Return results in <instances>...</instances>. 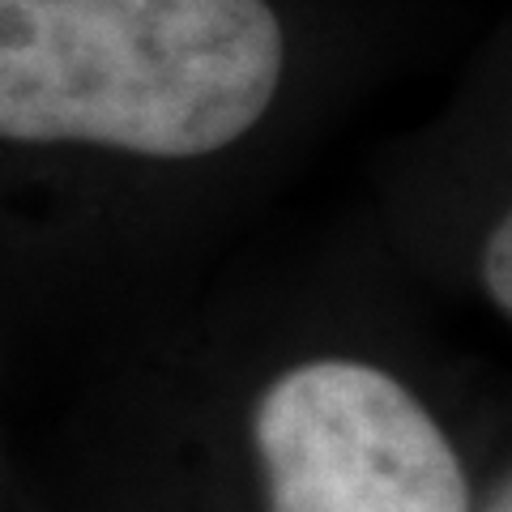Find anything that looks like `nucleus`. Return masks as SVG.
Returning a JSON list of instances; mask_svg holds the SVG:
<instances>
[{"label": "nucleus", "mask_w": 512, "mask_h": 512, "mask_svg": "<svg viewBox=\"0 0 512 512\" xmlns=\"http://www.w3.org/2000/svg\"><path fill=\"white\" fill-rule=\"evenodd\" d=\"M269 0H0V141L188 163L274 107Z\"/></svg>", "instance_id": "1"}, {"label": "nucleus", "mask_w": 512, "mask_h": 512, "mask_svg": "<svg viewBox=\"0 0 512 512\" xmlns=\"http://www.w3.org/2000/svg\"><path fill=\"white\" fill-rule=\"evenodd\" d=\"M265 512H470L457 444L406 380L350 359L291 363L252 406Z\"/></svg>", "instance_id": "2"}, {"label": "nucleus", "mask_w": 512, "mask_h": 512, "mask_svg": "<svg viewBox=\"0 0 512 512\" xmlns=\"http://www.w3.org/2000/svg\"><path fill=\"white\" fill-rule=\"evenodd\" d=\"M508 256H512V222H508V214H500L495 227L487 231V239H483V261H478L483 291H487L491 308L500 316L512 312V265H508Z\"/></svg>", "instance_id": "3"}, {"label": "nucleus", "mask_w": 512, "mask_h": 512, "mask_svg": "<svg viewBox=\"0 0 512 512\" xmlns=\"http://www.w3.org/2000/svg\"><path fill=\"white\" fill-rule=\"evenodd\" d=\"M483 512H512V491H508V483H500L491 491V500L483 504Z\"/></svg>", "instance_id": "4"}]
</instances>
